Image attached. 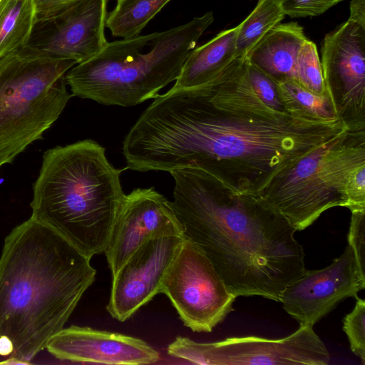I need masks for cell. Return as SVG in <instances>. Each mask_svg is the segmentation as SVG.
Wrapping results in <instances>:
<instances>
[{"mask_svg":"<svg viewBox=\"0 0 365 365\" xmlns=\"http://www.w3.org/2000/svg\"><path fill=\"white\" fill-rule=\"evenodd\" d=\"M349 130L340 118L279 111L254 91L246 57L210 81L154 98L125 135L126 168L139 172L202 169L257 196L279 173Z\"/></svg>","mask_w":365,"mask_h":365,"instance_id":"cell-1","label":"cell"},{"mask_svg":"<svg viewBox=\"0 0 365 365\" xmlns=\"http://www.w3.org/2000/svg\"><path fill=\"white\" fill-rule=\"evenodd\" d=\"M185 238L207 257L228 291L280 302L307 269L296 230L258 197L196 168L170 172Z\"/></svg>","mask_w":365,"mask_h":365,"instance_id":"cell-2","label":"cell"},{"mask_svg":"<svg viewBox=\"0 0 365 365\" xmlns=\"http://www.w3.org/2000/svg\"><path fill=\"white\" fill-rule=\"evenodd\" d=\"M63 237L33 219L14 227L0 257V336L22 364L64 327L96 270Z\"/></svg>","mask_w":365,"mask_h":365,"instance_id":"cell-3","label":"cell"},{"mask_svg":"<svg viewBox=\"0 0 365 365\" xmlns=\"http://www.w3.org/2000/svg\"><path fill=\"white\" fill-rule=\"evenodd\" d=\"M121 172L91 139L46 150L33 186L31 217L90 258L104 253L125 195Z\"/></svg>","mask_w":365,"mask_h":365,"instance_id":"cell-4","label":"cell"},{"mask_svg":"<svg viewBox=\"0 0 365 365\" xmlns=\"http://www.w3.org/2000/svg\"><path fill=\"white\" fill-rule=\"evenodd\" d=\"M214 21L212 11L170 29L108 42L66 74L73 96L105 106H133L159 96Z\"/></svg>","mask_w":365,"mask_h":365,"instance_id":"cell-5","label":"cell"},{"mask_svg":"<svg viewBox=\"0 0 365 365\" xmlns=\"http://www.w3.org/2000/svg\"><path fill=\"white\" fill-rule=\"evenodd\" d=\"M76 64L30 43L0 58V169L59 118L73 96L66 74Z\"/></svg>","mask_w":365,"mask_h":365,"instance_id":"cell-6","label":"cell"},{"mask_svg":"<svg viewBox=\"0 0 365 365\" xmlns=\"http://www.w3.org/2000/svg\"><path fill=\"white\" fill-rule=\"evenodd\" d=\"M365 165V129H349L277 174L257 195L297 230L334 207L351 210L347 185Z\"/></svg>","mask_w":365,"mask_h":365,"instance_id":"cell-7","label":"cell"},{"mask_svg":"<svg viewBox=\"0 0 365 365\" xmlns=\"http://www.w3.org/2000/svg\"><path fill=\"white\" fill-rule=\"evenodd\" d=\"M167 350L173 357L206 365H327L330 360L325 344L309 325H299L279 339L247 336L202 343L177 336Z\"/></svg>","mask_w":365,"mask_h":365,"instance_id":"cell-8","label":"cell"},{"mask_svg":"<svg viewBox=\"0 0 365 365\" xmlns=\"http://www.w3.org/2000/svg\"><path fill=\"white\" fill-rule=\"evenodd\" d=\"M185 326L211 332L233 311L236 297L227 289L205 254L185 238L162 283Z\"/></svg>","mask_w":365,"mask_h":365,"instance_id":"cell-9","label":"cell"},{"mask_svg":"<svg viewBox=\"0 0 365 365\" xmlns=\"http://www.w3.org/2000/svg\"><path fill=\"white\" fill-rule=\"evenodd\" d=\"M320 61L338 118L351 129H365V29L347 20L327 34Z\"/></svg>","mask_w":365,"mask_h":365,"instance_id":"cell-10","label":"cell"},{"mask_svg":"<svg viewBox=\"0 0 365 365\" xmlns=\"http://www.w3.org/2000/svg\"><path fill=\"white\" fill-rule=\"evenodd\" d=\"M365 288V276L348 244L343 253L321 269H306L282 292L280 302L299 325H314L341 301L357 297Z\"/></svg>","mask_w":365,"mask_h":365,"instance_id":"cell-11","label":"cell"},{"mask_svg":"<svg viewBox=\"0 0 365 365\" xmlns=\"http://www.w3.org/2000/svg\"><path fill=\"white\" fill-rule=\"evenodd\" d=\"M162 236L185 237L170 201L154 187L125 195L104 251L112 276L142 244Z\"/></svg>","mask_w":365,"mask_h":365,"instance_id":"cell-12","label":"cell"},{"mask_svg":"<svg viewBox=\"0 0 365 365\" xmlns=\"http://www.w3.org/2000/svg\"><path fill=\"white\" fill-rule=\"evenodd\" d=\"M185 237L162 236L142 244L112 276L106 309L119 322H125L160 293L166 273Z\"/></svg>","mask_w":365,"mask_h":365,"instance_id":"cell-13","label":"cell"},{"mask_svg":"<svg viewBox=\"0 0 365 365\" xmlns=\"http://www.w3.org/2000/svg\"><path fill=\"white\" fill-rule=\"evenodd\" d=\"M46 348L56 358L72 362L140 365L160 359L158 351L140 339L74 325L61 330Z\"/></svg>","mask_w":365,"mask_h":365,"instance_id":"cell-14","label":"cell"},{"mask_svg":"<svg viewBox=\"0 0 365 365\" xmlns=\"http://www.w3.org/2000/svg\"><path fill=\"white\" fill-rule=\"evenodd\" d=\"M108 0H78L51 21L48 34L34 45L51 55L80 63L107 44L105 36ZM31 44V43H30Z\"/></svg>","mask_w":365,"mask_h":365,"instance_id":"cell-15","label":"cell"},{"mask_svg":"<svg viewBox=\"0 0 365 365\" xmlns=\"http://www.w3.org/2000/svg\"><path fill=\"white\" fill-rule=\"evenodd\" d=\"M307 39L297 22L279 23L249 51L246 59L274 81H295L297 56Z\"/></svg>","mask_w":365,"mask_h":365,"instance_id":"cell-16","label":"cell"},{"mask_svg":"<svg viewBox=\"0 0 365 365\" xmlns=\"http://www.w3.org/2000/svg\"><path fill=\"white\" fill-rule=\"evenodd\" d=\"M239 25L222 31L203 45L195 48L185 59L171 90L200 86L212 79L235 57Z\"/></svg>","mask_w":365,"mask_h":365,"instance_id":"cell-17","label":"cell"},{"mask_svg":"<svg viewBox=\"0 0 365 365\" xmlns=\"http://www.w3.org/2000/svg\"><path fill=\"white\" fill-rule=\"evenodd\" d=\"M36 24L35 0H0V58L28 46Z\"/></svg>","mask_w":365,"mask_h":365,"instance_id":"cell-18","label":"cell"},{"mask_svg":"<svg viewBox=\"0 0 365 365\" xmlns=\"http://www.w3.org/2000/svg\"><path fill=\"white\" fill-rule=\"evenodd\" d=\"M170 0H117L106 27L123 39L135 37Z\"/></svg>","mask_w":365,"mask_h":365,"instance_id":"cell-19","label":"cell"},{"mask_svg":"<svg viewBox=\"0 0 365 365\" xmlns=\"http://www.w3.org/2000/svg\"><path fill=\"white\" fill-rule=\"evenodd\" d=\"M284 16L277 0H259L255 9L239 24L235 45L237 56L245 57Z\"/></svg>","mask_w":365,"mask_h":365,"instance_id":"cell-20","label":"cell"},{"mask_svg":"<svg viewBox=\"0 0 365 365\" xmlns=\"http://www.w3.org/2000/svg\"><path fill=\"white\" fill-rule=\"evenodd\" d=\"M274 83L279 99L286 109L324 119L338 118L327 94L312 92L292 79Z\"/></svg>","mask_w":365,"mask_h":365,"instance_id":"cell-21","label":"cell"},{"mask_svg":"<svg viewBox=\"0 0 365 365\" xmlns=\"http://www.w3.org/2000/svg\"><path fill=\"white\" fill-rule=\"evenodd\" d=\"M295 81L312 92L326 94L317 48L309 39L304 43L297 56Z\"/></svg>","mask_w":365,"mask_h":365,"instance_id":"cell-22","label":"cell"},{"mask_svg":"<svg viewBox=\"0 0 365 365\" xmlns=\"http://www.w3.org/2000/svg\"><path fill=\"white\" fill-rule=\"evenodd\" d=\"M354 309L343 319V330L351 351L365 364V301L356 297Z\"/></svg>","mask_w":365,"mask_h":365,"instance_id":"cell-23","label":"cell"},{"mask_svg":"<svg viewBox=\"0 0 365 365\" xmlns=\"http://www.w3.org/2000/svg\"><path fill=\"white\" fill-rule=\"evenodd\" d=\"M247 68L250 83L262 102L274 110H287L279 99L274 81L247 61Z\"/></svg>","mask_w":365,"mask_h":365,"instance_id":"cell-24","label":"cell"},{"mask_svg":"<svg viewBox=\"0 0 365 365\" xmlns=\"http://www.w3.org/2000/svg\"><path fill=\"white\" fill-rule=\"evenodd\" d=\"M285 16L304 18L319 16L343 0H277Z\"/></svg>","mask_w":365,"mask_h":365,"instance_id":"cell-25","label":"cell"},{"mask_svg":"<svg viewBox=\"0 0 365 365\" xmlns=\"http://www.w3.org/2000/svg\"><path fill=\"white\" fill-rule=\"evenodd\" d=\"M347 240L355 255L359 269L365 276V212L351 213Z\"/></svg>","mask_w":365,"mask_h":365,"instance_id":"cell-26","label":"cell"},{"mask_svg":"<svg viewBox=\"0 0 365 365\" xmlns=\"http://www.w3.org/2000/svg\"><path fill=\"white\" fill-rule=\"evenodd\" d=\"M77 1L78 0H35L37 24L51 21Z\"/></svg>","mask_w":365,"mask_h":365,"instance_id":"cell-27","label":"cell"},{"mask_svg":"<svg viewBox=\"0 0 365 365\" xmlns=\"http://www.w3.org/2000/svg\"><path fill=\"white\" fill-rule=\"evenodd\" d=\"M348 20L365 29V0H351Z\"/></svg>","mask_w":365,"mask_h":365,"instance_id":"cell-28","label":"cell"},{"mask_svg":"<svg viewBox=\"0 0 365 365\" xmlns=\"http://www.w3.org/2000/svg\"><path fill=\"white\" fill-rule=\"evenodd\" d=\"M14 350V345L11 339L5 336H0V355H11Z\"/></svg>","mask_w":365,"mask_h":365,"instance_id":"cell-29","label":"cell"}]
</instances>
